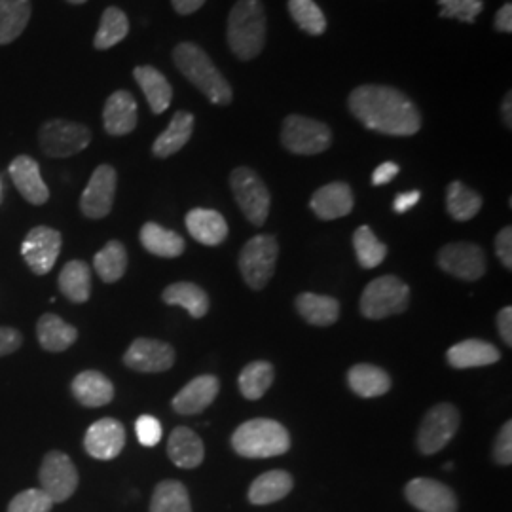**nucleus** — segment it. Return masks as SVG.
Here are the masks:
<instances>
[{
  "instance_id": "1",
  "label": "nucleus",
  "mask_w": 512,
  "mask_h": 512,
  "mask_svg": "<svg viewBox=\"0 0 512 512\" xmlns=\"http://www.w3.org/2000/svg\"><path fill=\"white\" fill-rule=\"evenodd\" d=\"M349 112L366 129L391 135L410 137L421 129V112L416 103L395 88L366 84L349 93Z\"/></svg>"
},
{
  "instance_id": "2",
  "label": "nucleus",
  "mask_w": 512,
  "mask_h": 512,
  "mask_svg": "<svg viewBox=\"0 0 512 512\" xmlns=\"http://www.w3.org/2000/svg\"><path fill=\"white\" fill-rule=\"evenodd\" d=\"M175 67L181 71L184 78L196 86L213 105H230L234 99L232 86L213 65L211 57L203 52L194 42H181L173 50Z\"/></svg>"
},
{
  "instance_id": "3",
  "label": "nucleus",
  "mask_w": 512,
  "mask_h": 512,
  "mask_svg": "<svg viewBox=\"0 0 512 512\" xmlns=\"http://www.w3.org/2000/svg\"><path fill=\"white\" fill-rule=\"evenodd\" d=\"M228 46L241 61H251L266 44V14L260 0H238L228 16Z\"/></svg>"
},
{
  "instance_id": "4",
  "label": "nucleus",
  "mask_w": 512,
  "mask_h": 512,
  "mask_svg": "<svg viewBox=\"0 0 512 512\" xmlns=\"http://www.w3.org/2000/svg\"><path fill=\"white\" fill-rule=\"evenodd\" d=\"M232 448L241 458H275L289 452L291 437L279 421L256 418L239 425L232 435Z\"/></svg>"
},
{
  "instance_id": "5",
  "label": "nucleus",
  "mask_w": 512,
  "mask_h": 512,
  "mask_svg": "<svg viewBox=\"0 0 512 512\" xmlns=\"http://www.w3.org/2000/svg\"><path fill=\"white\" fill-rule=\"evenodd\" d=\"M410 304L408 285L395 275H382L366 285L361 296V313L366 319L378 321L391 315H399Z\"/></svg>"
},
{
  "instance_id": "6",
  "label": "nucleus",
  "mask_w": 512,
  "mask_h": 512,
  "mask_svg": "<svg viewBox=\"0 0 512 512\" xmlns=\"http://www.w3.org/2000/svg\"><path fill=\"white\" fill-rule=\"evenodd\" d=\"M92 143V129L78 122L54 118L38 129V147L48 158H71Z\"/></svg>"
},
{
  "instance_id": "7",
  "label": "nucleus",
  "mask_w": 512,
  "mask_h": 512,
  "mask_svg": "<svg viewBox=\"0 0 512 512\" xmlns=\"http://www.w3.org/2000/svg\"><path fill=\"white\" fill-rule=\"evenodd\" d=\"M279 245L274 236L260 234L249 239L239 253V270L243 281L253 289L262 291L274 275Z\"/></svg>"
},
{
  "instance_id": "8",
  "label": "nucleus",
  "mask_w": 512,
  "mask_h": 512,
  "mask_svg": "<svg viewBox=\"0 0 512 512\" xmlns=\"http://www.w3.org/2000/svg\"><path fill=\"white\" fill-rule=\"evenodd\" d=\"M281 143L293 154L315 156L330 147L332 131L327 124L319 120L300 116V114H291L283 122Z\"/></svg>"
},
{
  "instance_id": "9",
  "label": "nucleus",
  "mask_w": 512,
  "mask_h": 512,
  "mask_svg": "<svg viewBox=\"0 0 512 512\" xmlns=\"http://www.w3.org/2000/svg\"><path fill=\"white\" fill-rule=\"evenodd\" d=\"M230 186L243 215L251 224L262 226L270 215L272 196L258 173L251 167H238L230 175Z\"/></svg>"
},
{
  "instance_id": "10",
  "label": "nucleus",
  "mask_w": 512,
  "mask_h": 512,
  "mask_svg": "<svg viewBox=\"0 0 512 512\" xmlns=\"http://www.w3.org/2000/svg\"><path fill=\"white\" fill-rule=\"evenodd\" d=\"M459 412L454 404L440 403L433 406L421 421L418 431V448L421 454L433 456L456 437L459 429Z\"/></svg>"
},
{
  "instance_id": "11",
  "label": "nucleus",
  "mask_w": 512,
  "mask_h": 512,
  "mask_svg": "<svg viewBox=\"0 0 512 512\" xmlns=\"http://www.w3.org/2000/svg\"><path fill=\"white\" fill-rule=\"evenodd\" d=\"M38 480H40V490H44L54 503H63L78 488V471L73 459L69 458L65 452L52 450L42 459Z\"/></svg>"
},
{
  "instance_id": "12",
  "label": "nucleus",
  "mask_w": 512,
  "mask_h": 512,
  "mask_svg": "<svg viewBox=\"0 0 512 512\" xmlns=\"http://www.w3.org/2000/svg\"><path fill=\"white\" fill-rule=\"evenodd\" d=\"M63 247L61 232L50 226H35L21 243V256L35 275L50 274Z\"/></svg>"
},
{
  "instance_id": "13",
  "label": "nucleus",
  "mask_w": 512,
  "mask_h": 512,
  "mask_svg": "<svg viewBox=\"0 0 512 512\" xmlns=\"http://www.w3.org/2000/svg\"><path fill=\"white\" fill-rule=\"evenodd\" d=\"M118 175L109 164L99 165L80 196V211L86 219H105L112 211Z\"/></svg>"
},
{
  "instance_id": "14",
  "label": "nucleus",
  "mask_w": 512,
  "mask_h": 512,
  "mask_svg": "<svg viewBox=\"0 0 512 512\" xmlns=\"http://www.w3.org/2000/svg\"><path fill=\"white\" fill-rule=\"evenodd\" d=\"M439 266L458 279L476 281L486 274V253L475 243H450L440 249Z\"/></svg>"
},
{
  "instance_id": "15",
  "label": "nucleus",
  "mask_w": 512,
  "mask_h": 512,
  "mask_svg": "<svg viewBox=\"0 0 512 512\" xmlns=\"http://www.w3.org/2000/svg\"><path fill=\"white\" fill-rule=\"evenodd\" d=\"M406 499L421 512H458V497L439 480L414 478L406 484Z\"/></svg>"
},
{
  "instance_id": "16",
  "label": "nucleus",
  "mask_w": 512,
  "mask_h": 512,
  "mask_svg": "<svg viewBox=\"0 0 512 512\" xmlns=\"http://www.w3.org/2000/svg\"><path fill=\"white\" fill-rule=\"evenodd\" d=\"M124 365L145 374L165 372L175 365V349L162 340L137 338L124 355Z\"/></svg>"
},
{
  "instance_id": "17",
  "label": "nucleus",
  "mask_w": 512,
  "mask_h": 512,
  "mask_svg": "<svg viewBox=\"0 0 512 512\" xmlns=\"http://www.w3.org/2000/svg\"><path fill=\"white\" fill-rule=\"evenodd\" d=\"M126 446V429L114 418L95 421L84 437V448L93 459L110 461L118 458Z\"/></svg>"
},
{
  "instance_id": "18",
  "label": "nucleus",
  "mask_w": 512,
  "mask_h": 512,
  "mask_svg": "<svg viewBox=\"0 0 512 512\" xmlns=\"http://www.w3.org/2000/svg\"><path fill=\"white\" fill-rule=\"evenodd\" d=\"M8 173L25 202H29L31 205H44L50 200V190L42 179L40 165L35 158L21 154L12 160V164L8 167Z\"/></svg>"
},
{
  "instance_id": "19",
  "label": "nucleus",
  "mask_w": 512,
  "mask_h": 512,
  "mask_svg": "<svg viewBox=\"0 0 512 512\" xmlns=\"http://www.w3.org/2000/svg\"><path fill=\"white\" fill-rule=\"evenodd\" d=\"M139 109L137 101L128 90L112 93L103 109V126L112 137H124L137 128Z\"/></svg>"
},
{
  "instance_id": "20",
  "label": "nucleus",
  "mask_w": 512,
  "mask_h": 512,
  "mask_svg": "<svg viewBox=\"0 0 512 512\" xmlns=\"http://www.w3.org/2000/svg\"><path fill=\"white\" fill-rule=\"evenodd\" d=\"M219 389L217 376L203 374V376L194 378L190 384L184 385L183 389L173 397L171 406L177 414H183V416L200 414L217 399Z\"/></svg>"
},
{
  "instance_id": "21",
  "label": "nucleus",
  "mask_w": 512,
  "mask_h": 512,
  "mask_svg": "<svg viewBox=\"0 0 512 512\" xmlns=\"http://www.w3.org/2000/svg\"><path fill=\"white\" fill-rule=\"evenodd\" d=\"M353 190L346 183L325 184L311 196V211L321 220L342 219L353 211Z\"/></svg>"
},
{
  "instance_id": "22",
  "label": "nucleus",
  "mask_w": 512,
  "mask_h": 512,
  "mask_svg": "<svg viewBox=\"0 0 512 512\" xmlns=\"http://www.w3.org/2000/svg\"><path fill=\"white\" fill-rule=\"evenodd\" d=\"M71 391L74 399L86 408H101L114 399V385L105 374L97 370L80 372L71 382Z\"/></svg>"
},
{
  "instance_id": "23",
  "label": "nucleus",
  "mask_w": 512,
  "mask_h": 512,
  "mask_svg": "<svg viewBox=\"0 0 512 512\" xmlns=\"http://www.w3.org/2000/svg\"><path fill=\"white\" fill-rule=\"evenodd\" d=\"M167 456L181 469H196L205 458L202 439L190 427H175L167 440Z\"/></svg>"
},
{
  "instance_id": "24",
  "label": "nucleus",
  "mask_w": 512,
  "mask_h": 512,
  "mask_svg": "<svg viewBox=\"0 0 512 512\" xmlns=\"http://www.w3.org/2000/svg\"><path fill=\"white\" fill-rule=\"evenodd\" d=\"M186 230L190 236L207 247H217L228 238V224L219 211L213 209H192L186 215Z\"/></svg>"
},
{
  "instance_id": "25",
  "label": "nucleus",
  "mask_w": 512,
  "mask_h": 512,
  "mask_svg": "<svg viewBox=\"0 0 512 512\" xmlns=\"http://www.w3.org/2000/svg\"><path fill=\"white\" fill-rule=\"evenodd\" d=\"M446 359L450 366L454 368H480V366H490L501 359V351L495 348L494 344L484 342V340H463L456 346L448 349Z\"/></svg>"
},
{
  "instance_id": "26",
  "label": "nucleus",
  "mask_w": 512,
  "mask_h": 512,
  "mask_svg": "<svg viewBox=\"0 0 512 512\" xmlns=\"http://www.w3.org/2000/svg\"><path fill=\"white\" fill-rule=\"evenodd\" d=\"M192 133H194V114H190L186 110H177L167 129L154 141L152 154L156 158H169V156L177 154L179 150L186 147Z\"/></svg>"
},
{
  "instance_id": "27",
  "label": "nucleus",
  "mask_w": 512,
  "mask_h": 512,
  "mask_svg": "<svg viewBox=\"0 0 512 512\" xmlns=\"http://www.w3.org/2000/svg\"><path fill=\"white\" fill-rule=\"evenodd\" d=\"M37 338L40 348L50 353H61L73 346L78 340V330L65 323L55 313H44L37 323Z\"/></svg>"
},
{
  "instance_id": "28",
  "label": "nucleus",
  "mask_w": 512,
  "mask_h": 512,
  "mask_svg": "<svg viewBox=\"0 0 512 512\" xmlns=\"http://www.w3.org/2000/svg\"><path fill=\"white\" fill-rule=\"evenodd\" d=\"M61 294L73 304H84L92 296V268L84 260H71L57 277Z\"/></svg>"
},
{
  "instance_id": "29",
  "label": "nucleus",
  "mask_w": 512,
  "mask_h": 512,
  "mask_svg": "<svg viewBox=\"0 0 512 512\" xmlns=\"http://www.w3.org/2000/svg\"><path fill=\"white\" fill-rule=\"evenodd\" d=\"M133 78L137 80V84L141 86V90L147 97L150 110L154 114H164L169 109L171 99H173V90L171 84L167 82L164 74L160 73L156 67L143 65V67H135Z\"/></svg>"
},
{
  "instance_id": "30",
  "label": "nucleus",
  "mask_w": 512,
  "mask_h": 512,
  "mask_svg": "<svg viewBox=\"0 0 512 512\" xmlns=\"http://www.w3.org/2000/svg\"><path fill=\"white\" fill-rule=\"evenodd\" d=\"M31 14V0H0V46H8L23 35Z\"/></svg>"
},
{
  "instance_id": "31",
  "label": "nucleus",
  "mask_w": 512,
  "mask_h": 512,
  "mask_svg": "<svg viewBox=\"0 0 512 512\" xmlns=\"http://www.w3.org/2000/svg\"><path fill=\"white\" fill-rule=\"evenodd\" d=\"M296 310L315 327H330L338 321L340 302L325 294L302 293L296 298Z\"/></svg>"
},
{
  "instance_id": "32",
  "label": "nucleus",
  "mask_w": 512,
  "mask_h": 512,
  "mask_svg": "<svg viewBox=\"0 0 512 512\" xmlns=\"http://www.w3.org/2000/svg\"><path fill=\"white\" fill-rule=\"evenodd\" d=\"M139 239L150 255L160 258H177L183 255L186 247L184 239L177 232L167 230L156 222H147L139 232Z\"/></svg>"
},
{
  "instance_id": "33",
  "label": "nucleus",
  "mask_w": 512,
  "mask_h": 512,
  "mask_svg": "<svg viewBox=\"0 0 512 512\" xmlns=\"http://www.w3.org/2000/svg\"><path fill=\"white\" fill-rule=\"evenodd\" d=\"M349 387L363 399L382 397L391 389V378L380 366L355 365L349 368Z\"/></svg>"
},
{
  "instance_id": "34",
  "label": "nucleus",
  "mask_w": 512,
  "mask_h": 512,
  "mask_svg": "<svg viewBox=\"0 0 512 512\" xmlns=\"http://www.w3.org/2000/svg\"><path fill=\"white\" fill-rule=\"evenodd\" d=\"M162 300L167 306L184 308L194 319H202L209 311V296L202 287L190 281H179L169 285L162 293Z\"/></svg>"
},
{
  "instance_id": "35",
  "label": "nucleus",
  "mask_w": 512,
  "mask_h": 512,
  "mask_svg": "<svg viewBox=\"0 0 512 512\" xmlns=\"http://www.w3.org/2000/svg\"><path fill=\"white\" fill-rule=\"evenodd\" d=\"M293 484V476L287 471H268L251 484L249 501L253 505H270L291 494Z\"/></svg>"
},
{
  "instance_id": "36",
  "label": "nucleus",
  "mask_w": 512,
  "mask_h": 512,
  "mask_svg": "<svg viewBox=\"0 0 512 512\" xmlns=\"http://www.w3.org/2000/svg\"><path fill=\"white\" fill-rule=\"evenodd\" d=\"M93 268L105 283L120 281L128 268V251L124 243L118 239L109 241L97 255L93 256Z\"/></svg>"
},
{
  "instance_id": "37",
  "label": "nucleus",
  "mask_w": 512,
  "mask_h": 512,
  "mask_svg": "<svg viewBox=\"0 0 512 512\" xmlns=\"http://www.w3.org/2000/svg\"><path fill=\"white\" fill-rule=\"evenodd\" d=\"M128 33V16L120 8L110 6L101 16L99 29H97L95 38H93V46H95V50H110L128 37Z\"/></svg>"
},
{
  "instance_id": "38",
  "label": "nucleus",
  "mask_w": 512,
  "mask_h": 512,
  "mask_svg": "<svg viewBox=\"0 0 512 512\" xmlns=\"http://www.w3.org/2000/svg\"><path fill=\"white\" fill-rule=\"evenodd\" d=\"M446 209L452 219L467 222L475 219L482 209V196L465 184L454 181L446 190Z\"/></svg>"
},
{
  "instance_id": "39",
  "label": "nucleus",
  "mask_w": 512,
  "mask_h": 512,
  "mask_svg": "<svg viewBox=\"0 0 512 512\" xmlns=\"http://www.w3.org/2000/svg\"><path fill=\"white\" fill-rule=\"evenodd\" d=\"M150 512H192L190 495L179 480H164L150 499Z\"/></svg>"
},
{
  "instance_id": "40",
  "label": "nucleus",
  "mask_w": 512,
  "mask_h": 512,
  "mask_svg": "<svg viewBox=\"0 0 512 512\" xmlns=\"http://www.w3.org/2000/svg\"><path fill=\"white\" fill-rule=\"evenodd\" d=\"M272 382H274V366L266 361H255L241 370L238 380L239 391L245 399L258 401L266 395Z\"/></svg>"
},
{
  "instance_id": "41",
  "label": "nucleus",
  "mask_w": 512,
  "mask_h": 512,
  "mask_svg": "<svg viewBox=\"0 0 512 512\" xmlns=\"http://www.w3.org/2000/svg\"><path fill=\"white\" fill-rule=\"evenodd\" d=\"M289 14L294 23L311 37L327 31V18L315 0H289Z\"/></svg>"
},
{
  "instance_id": "42",
  "label": "nucleus",
  "mask_w": 512,
  "mask_h": 512,
  "mask_svg": "<svg viewBox=\"0 0 512 512\" xmlns=\"http://www.w3.org/2000/svg\"><path fill=\"white\" fill-rule=\"evenodd\" d=\"M353 247L359 264L366 270L378 268L387 255V247L374 236V232L368 226L357 228V232L353 234Z\"/></svg>"
},
{
  "instance_id": "43",
  "label": "nucleus",
  "mask_w": 512,
  "mask_h": 512,
  "mask_svg": "<svg viewBox=\"0 0 512 512\" xmlns=\"http://www.w3.org/2000/svg\"><path fill=\"white\" fill-rule=\"evenodd\" d=\"M440 16L446 19H458L463 23H475L484 10V0H437Z\"/></svg>"
},
{
  "instance_id": "44",
  "label": "nucleus",
  "mask_w": 512,
  "mask_h": 512,
  "mask_svg": "<svg viewBox=\"0 0 512 512\" xmlns=\"http://www.w3.org/2000/svg\"><path fill=\"white\" fill-rule=\"evenodd\" d=\"M55 503L40 488L19 492L8 505V512H50Z\"/></svg>"
},
{
  "instance_id": "45",
  "label": "nucleus",
  "mask_w": 512,
  "mask_h": 512,
  "mask_svg": "<svg viewBox=\"0 0 512 512\" xmlns=\"http://www.w3.org/2000/svg\"><path fill=\"white\" fill-rule=\"evenodd\" d=\"M135 433H137V439L143 446L152 448L162 440V423L156 420L154 416L145 414V416H141L139 420L135 421Z\"/></svg>"
},
{
  "instance_id": "46",
  "label": "nucleus",
  "mask_w": 512,
  "mask_h": 512,
  "mask_svg": "<svg viewBox=\"0 0 512 512\" xmlns=\"http://www.w3.org/2000/svg\"><path fill=\"white\" fill-rule=\"evenodd\" d=\"M494 461L497 465H511L512 463V421H507L494 444Z\"/></svg>"
},
{
  "instance_id": "47",
  "label": "nucleus",
  "mask_w": 512,
  "mask_h": 512,
  "mask_svg": "<svg viewBox=\"0 0 512 512\" xmlns=\"http://www.w3.org/2000/svg\"><path fill=\"white\" fill-rule=\"evenodd\" d=\"M495 253L499 256L501 264L511 270L512 268V228L505 226L495 238Z\"/></svg>"
},
{
  "instance_id": "48",
  "label": "nucleus",
  "mask_w": 512,
  "mask_h": 512,
  "mask_svg": "<svg viewBox=\"0 0 512 512\" xmlns=\"http://www.w3.org/2000/svg\"><path fill=\"white\" fill-rule=\"evenodd\" d=\"M23 346V334L12 327H0V357H8Z\"/></svg>"
},
{
  "instance_id": "49",
  "label": "nucleus",
  "mask_w": 512,
  "mask_h": 512,
  "mask_svg": "<svg viewBox=\"0 0 512 512\" xmlns=\"http://www.w3.org/2000/svg\"><path fill=\"white\" fill-rule=\"evenodd\" d=\"M399 171H401V167L395 162H384V164H380L374 169L372 184L382 186V184L391 183L399 175Z\"/></svg>"
},
{
  "instance_id": "50",
  "label": "nucleus",
  "mask_w": 512,
  "mask_h": 512,
  "mask_svg": "<svg viewBox=\"0 0 512 512\" xmlns=\"http://www.w3.org/2000/svg\"><path fill=\"white\" fill-rule=\"evenodd\" d=\"M497 329L501 338L505 340V344L511 348L512 346V308L507 306L503 310L499 311L497 315Z\"/></svg>"
},
{
  "instance_id": "51",
  "label": "nucleus",
  "mask_w": 512,
  "mask_h": 512,
  "mask_svg": "<svg viewBox=\"0 0 512 512\" xmlns=\"http://www.w3.org/2000/svg\"><path fill=\"white\" fill-rule=\"evenodd\" d=\"M495 31H499V33H512V4L511 2H507L505 6H501L499 10H497V14H495L494 19Z\"/></svg>"
},
{
  "instance_id": "52",
  "label": "nucleus",
  "mask_w": 512,
  "mask_h": 512,
  "mask_svg": "<svg viewBox=\"0 0 512 512\" xmlns=\"http://www.w3.org/2000/svg\"><path fill=\"white\" fill-rule=\"evenodd\" d=\"M421 194L418 190H412V192H403V194H399L397 198H395V202H393V209H395V213H399V215H403L406 211H410L414 205H418L420 202Z\"/></svg>"
},
{
  "instance_id": "53",
  "label": "nucleus",
  "mask_w": 512,
  "mask_h": 512,
  "mask_svg": "<svg viewBox=\"0 0 512 512\" xmlns=\"http://www.w3.org/2000/svg\"><path fill=\"white\" fill-rule=\"evenodd\" d=\"M171 4H173L177 14L190 16V14H194V12H198L202 8L205 0H171Z\"/></svg>"
},
{
  "instance_id": "54",
  "label": "nucleus",
  "mask_w": 512,
  "mask_h": 512,
  "mask_svg": "<svg viewBox=\"0 0 512 512\" xmlns=\"http://www.w3.org/2000/svg\"><path fill=\"white\" fill-rule=\"evenodd\" d=\"M501 116H503V124L507 126V129L512 128V93L509 92L503 99V105H501Z\"/></svg>"
},
{
  "instance_id": "55",
  "label": "nucleus",
  "mask_w": 512,
  "mask_h": 512,
  "mask_svg": "<svg viewBox=\"0 0 512 512\" xmlns=\"http://www.w3.org/2000/svg\"><path fill=\"white\" fill-rule=\"evenodd\" d=\"M4 200V184H2V179H0V203Z\"/></svg>"
},
{
  "instance_id": "56",
  "label": "nucleus",
  "mask_w": 512,
  "mask_h": 512,
  "mask_svg": "<svg viewBox=\"0 0 512 512\" xmlns=\"http://www.w3.org/2000/svg\"><path fill=\"white\" fill-rule=\"evenodd\" d=\"M67 2H71V4H84V2H88V0H67Z\"/></svg>"
}]
</instances>
